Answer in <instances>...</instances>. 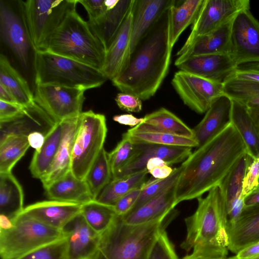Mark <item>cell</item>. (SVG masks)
<instances>
[{
  "instance_id": "obj_1",
  "label": "cell",
  "mask_w": 259,
  "mask_h": 259,
  "mask_svg": "<svg viewBox=\"0 0 259 259\" xmlns=\"http://www.w3.org/2000/svg\"><path fill=\"white\" fill-rule=\"evenodd\" d=\"M247 153L246 146L231 122L198 147L181 165L176 185V203L198 198L220 185L238 160Z\"/></svg>"
},
{
  "instance_id": "obj_2",
  "label": "cell",
  "mask_w": 259,
  "mask_h": 259,
  "mask_svg": "<svg viewBox=\"0 0 259 259\" xmlns=\"http://www.w3.org/2000/svg\"><path fill=\"white\" fill-rule=\"evenodd\" d=\"M170 7L140 40L126 67L111 80L122 93L147 100L154 95L166 76L172 50L169 45Z\"/></svg>"
},
{
  "instance_id": "obj_3",
  "label": "cell",
  "mask_w": 259,
  "mask_h": 259,
  "mask_svg": "<svg viewBox=\"0 0 259 259\" xmlns=\"http://www.w3.org/2000/svg\"><path fill=\"white\" fill-rule=\"evenodd\" d=\"M197 199L195 211L185 219L187 233L181 247L183 259H227L229 238L226 200L220 186Z\"/></svg>"
},
{
  "instance_id": "obj_4",
  "label": "cell",
  "mask_w": 259,
  "mask_h": 259,
  "mask_svg": "<svg viewBox=\"0 0 259 259\" xmlns=\"http://www.w3.org/2000/svg\"><path fill=\"white\" fill-rule=\"evenodd\" d=\"M172 210L164 218L139 225L126 224L121 215L116 214L108 229L100 234L90 259H147L172 217Z\"/></svg>"
},
{
  "instance_id": "obj_5",
  "label": "cell",
  "mask_w": 259,
  "mask_h": 259,
  "mask_svg": "<svg viewBox=\"0 0 259 259\" xmlns=\"http://www.w3.org/2000/svg\"><path fill=\"white\" fill-rule=\"evenodd\" d=\"M37 50L65 57L101 71L106 53L102 43L92 31L88 22L79 15L76 9L67 15Z\"/></svg>"
},
{
  "instance_id": "obj_6",
  "label": "cell",
  "mask_w": 259,
  "mask_h": 259,
  "mask_svg": "<svg viewBox=\"0 0 259 259\" xmlns=\"http://www.w3.org/2000/svg\"><path fill=\"white\" fill-rule=\"evenodd\" d=\"M35 84H53L85 90L98 88L108 78L102 72L52 53L34 51Z\"/></svg>"
},
{
  "instance_id": "obj_7",
  "label": "cell",
  "mask_w": 259,
  "mask_h": 259,
  "mask_svg": "<svg viewBox=\"0 0 259 259\" xmlns=\"http://www.w3.org/2000/svg\"><path fill=\"white\" fill-rule=\"evenodd\" d=\"M14 226L0 230L2 259H17L64 236L62 230L48 226L24 213L13 220Z\"/></svg>"
},
{
  "instance_id": "obj_8",
  "label": "cell",
  "mask_w": 259,
  "mask_h": 259,
  "mask_svg": "<svg viewBox=\"0 0 259 259\" xmlns=\"http://www.w3.org/2000/svg\"><path fill=\"white\" fill-rule=\"evenodd\" d=\"M107 133L106 117L92 110L78 117L70 170L77 179L85 180L92 165L104 148Z\"/></svg>"
},
{
  "instance_id": "obj_9",
  "label": "cell",
  "mask_w": 259,
  "mask_h": 259,
  "mask_svg": "<svg viewBox=\"0 0 259 259\" xmlns=\"http://www.w3.org/2000/svg\"><path fill=\"white\" fill-rule=\"evenodd\" d=\"M18 5L34 51L76 9L78 0L19 1Z\"/></svg>"
},
{
  "instance_id": "obj_10",
  "label": "cell",
  "mask_w": 259,
  "mask_h": 259,
  "mask_svg": "<svg viewBox=\"0 0 259 259\" xmlns=\"http://www.w3.org/2000/svg\"><path fill=\"white\" fill-rule=\"evenodd\" d=\"M85 90L58 84H35L34 102L55 123L78 117Z\"/></svg>"
},
{
  "instance_id": "obj_11",
  "label": "cell",
  "mask_w": 259,
  "mask_h": 259,
  "mask_svg": "<svg viewBox=\"0 0 259 259\" xmlns=\"http://www.w3.org/2000/svg\"><path fill=\"white\" fill-rule=\"evenodd\" d=\"M249 8V0H204L177 57L184 54L196 38L219 28L232 20L240 12Z\"/></svg>"
},
{
  "instance_id": "obj_12",
  "label": "cell",
  "mask_w": 259,
  "mask_h": 259,
  "mask_svg": "<svg viewBox=\"0 0 259 259\" xmlns=\"http://www.w3.org/2000/svg\"><path fill=\"white\" fill-rule=\"evenodd\" d=\"M171 84L183 103L198 114L206 112L224 95L223 84L179 70Z\"/></svg>"
},
{
  "instance_id": "obj_13",
  "label": "cell",
  "mask_w": 259,
  "mask_h": 259,
  "mask_svg": "<svg viewBox=\"0 0 259 259\" xmlns=\"http://www.w3.org/2000/svg\"><path fill=\"white\" fill-rule=\"evenodd\" d=\"M229 55L237 66L259 61V22L249 9L240 12L233 19Z\"/></svg>"
},
{
  "instance_id": "obj_14",
  "label": "cell",
  "mask_w": 259,
  "mask_h": 259,
  "mask_svg": "<svg viewBox=\"0 0 259 259\" xmlns=\"http://www.w3.org/2000/svg\"><path fill=\"white\" fill-rule=\"evenodd\" d=\"M0 28L1 37L4 42L21 65L27 68L32 46L20 8L18 13L6 2L1 1Z\"/></svg>"
},
{
  "instance_id": "obj_15",
  "label": "cell",
  "mask_w": 259,
  "mask_h": 259,
  "mask_svg": "<svg viewBox=\"0 0 259 259\" xmlns=\"http://www.w3.org/2000/svg\"><path fill=\"white\" fill-rule=\"evenodd\" d=\"M136 145V153L131 161L112 179H116L147 169V162L156 157L165 161L169 165L185 160L192 153L189 147L170 146L153 144L140 143Z\"/></svg>"
},
{
  "instance_id": "obj_16",
  "label": "cell",
  "mask_w": 259,
  "mask_h": 259,
  "mask_svg": "<svg viewBox=\"0 0 259 259\" xmlns=\"http://www.w3.org/2000/svg\"><path fill=\"white\" fill-rule=\"evenodd\" d=\"M180 70L223 84L234 73L237 65L229 54L193 56L176 66Z\"/></svg>"
},
{
  "instance_id": "obj_17",
  "label": "cell",
  "mask_w": 259,
  "mask_h": 259,
  "mask_svg": "<svg viewBox=\"0 0 259 259\" xmlns=\"http://www.w3.org/2000/svg\"><path fill=\"white\" fill-rule=\"evenodd\" d=\"M55 122L35 102L24 107L16 117L0 121V140L12 135L27 137L34 132H39L45 136Z\"/></svg>"
},
{
  "instance_id": "obj_18",
  "label": "cell",
  "mask_w": 259,
  "mask_h": 259,
  "mask_svg": "<svg viewBox=\"0 0 259 259\" xmlns=\"http://www.w3.org/2000/svg\"><path fill=\"white\" fill-rule=\"evenodd\" d=\"M67 241L68 259H90L97 248L100 234L79 213L62 229Z\"/></svg>"
},
{
  "instance_id": "obj_19",
  "label": "cell",
  "mask_w": 259,
  "mask_h": 259,
  "mask_svg": "<svg viewBox=\"0 0 259 259\" xmlns=\"http://www.w3.org/2000/svg\"><path fill=\"white\" fill-rule=\"evenodd\" d=\"M134 0H105L107 9L97 19L88 22L94 34L109 49L131 10Z\"/></svg>"
},
{
  "instance_id": "obj_20",
  "label": "cell",
  "mask_w": 259,
  "mask_h": 259,
  "mask_svg": "<svg viewBox=\"0 0 259 259\" xmlns=\"http://www.w3.org/2000/svg\"><path fill=\"white\" fill-rule=\"evenodd\" d=\"M81 205L77 203L46 200L27 206L21 213L62 230L69 222L81 212Z\"/></svg>"
},
{
  "instance_id": "obj_21",
  "label": "cell",
  "mask_w": 259,
  "mask_h": 259,
  "mask_svg": "<svg viewBox=\"0 0 259 259\" xmlns=\"http://www.w3.org/2000/svg\"><path fill=\"white\" fill-rule=\"evenodd\" d=\"M132 8L133 7L106 53L102 72L108 79L111 80L126 67L129 61L133 22Z\"/></svg>"
},
{
  "instance_id": "obj_22",
  "label": "cell",
  "mask_w": 259,
  "mask_h": 259,
  "mask_svg": "<svg viewBox=\"0 0 259 259\" xmlns=\"http://www.w3.org/2000/svg\"><path fill=\"white\" fill-rule=\"evenodd\" d=\"M232 105V100L225 95L219 97L212 104L201 121L193 128L198 147L210 140L231 123Z\"/></svg>"
},
{
  "instance_id": "obj_23",
  "label": "cell",
  "mask_w": 259,
  "mask_h": 259,
  "mask_svg": "<svg viewBox=\"0 0 259 259\" xmlns=\"http://www.w3.org/2000/svg\"><path fill=\"white\" fill-rule=\"evenodd\" d=\"M176 1L134 0L131 39V53L161 14Z\"/></svg>"
},
{
  "instance_id": "obj_24",
  "label": "cell",
  "mask_w": 259,
  "mask_h": 259,
  "mask_svg": "<svg viewBox=\"0 0 259 259\" xmlns=\"http://www.w3.org/2000/svg\"><path fill=\"white\" fill-rule=\"evenodd\" d=\"M177 182L138 208L121 215L124 222L139 225L166 217L177 205L175 196Z\"/></svg>"
},
{
  "instance_id": "obj_25",
  "label": "cell",
  "mask_w": 259,
  "mask_h": 259,
  "mask_svg": "<svg viewBox=\"0 0 259 259\" xmlns=\"http://www.w3.org/2000/svg\"><path fill=\"white\" fill-rule=\"evenodd\" d=\"M229 249L237 253L259 241V205L245 206L237 220L228 228Z\"/></svg>"
},
{
  "instance_id": "obj_26",
  "label": "cell",
  "mask_w": 259,
  "mask_h": 259,
  "mask_svg": "<svg viewBox=\"0 0 259 259\" xmlns=\"http://www.w3.org/2000/svg\"><path fill=\"white\" fill-rule=\"evenodd\" d=\"M78 117L60 122L62 127V137L60 146L50 168L40 180L44 189L70 170L72 151L77 126Z\"/></svg>"
},
{
  "instance_id": "obj_27",
  "label": "cell",
  "mask_w": 259,
  "mask_h": 259,
  "mask_svg": "<svg viewBox=\"0 0 259 259\" xmlns=\"http://www.w3.org/2000/svg\"><path fill=\"white\" fill-rule=\"evenodd\" d=\"M232 20L219 28L196 38L189 49L178 56L177 66L185 59L196 56L212 54H230V36Z\"/></svg>"
},
{
  "instance_id": "obj_28",
  "label": "cell",
  "mask_w": 259,
  "mask_h": 259,
  "mask_svg": "<svg viewBox=\"0 0 259 259\" xmlns=\"http://www.w3.org/2000/svg\"><path fill=\"white\" fill-rule=\"evenodd\" d=\"M130 129L135 132L162 133L195 139L193 129L163 107L146 115L141 123Z\"/></svg>"
},
{
  "instance_id": "obj_29",
  "label": "cell",
  "mask_w": 259,
  "mask_h": 259,
  "mask_svg": "<svg viewBox=\"0 0 259 259\" xmlns=\"http://www.w3.org/2000/svg\"><path fill=\"white\" fill-rule=\"evenodd\" d=\"M45 190L51 200L83 204L94 200L86 181L77 179L71 170Z\"/></svg>"
},
{
  "instance_id": "obj_30",
  "label": "cell",
  "mask_w": 259,
  "mask_h": 259,
  "mask_svg": "<svg viewBox=\"0 0 259 259\" xmlns=\"http://www.w3.org/2000/svg\"><path fill=\"white\" fill-rule=\"evenodd\" d=\"M62 137L60 123H55L45 136L42 147L35 151L29 168L32 177L41 180L48 172L56 157Z\"/></svg>"
},
{
  "instance_id": "obj_31",
  "label": "cell",
  "mask_w": 259,
  "mask_h": 259,
  "mask_svg": "<svg viewBox=\"0 0 259 259\" xmlns=\"http://www.w3.org/2000/svg\"><path fill=\"white\" fill-rule=\"evenodd\" d=\"M0 84L10 93L17 104L27 107L35 102L27 81L3 54L0 55Z\"/></svg>"
},
{
  "instance_id": "obj_32",
  "label": "cell",
  "mask_w": 259,
  "mask_h": 259,
  "mask_svg": "<svg viewBox=\"0 0 259 259\" xmlns=\"http://www.w3.org/2000/svg\"><path fill=\"white\" fill-rule=\"evenodd\" d=\"M22 188L12 172L0 173V213L12 221L24 209Z\"/></svg>"
},
{
  "instance_id": "obj_33",
  "label": "cell",
  "mask_w": 259,
  "mask_h": 259,
  "mask_svg": "<svg viewBox=\"0 0 259 259\" xmlns=\"http://www.w3.org/2000/svg\"><path fill=\"white\" fill-rule=\"evenodd\" d=\"M231 122L243 140L247 154L253 158L259 157V133L246 107L232 101Z\"/></svg>"
},
{
  "instance_id": "obj_34",
  "label": "cell",
  "mask_w": 259,
  "mask_h": 259,
  "mask_svg": "<svg viewBox=\"0 0 259 259\" xmlns=\"http://www.w3.org/2000/svg\"><path fill=\"white\" fill-rule=\"evenodd\" d=\"M204 0H187L170 8L169 45L172 49L179 36L195 21Z\"/></svg>"
},
{
  "instance_id": "obj_35",
  "label": "cell",
  "mask_w": 259,
  "mask_h": 259,
  "mask_svg": "<svg viewBox=\"0 0 259 259\" xmlns=\"http://www.w3.org/2000/svg\"><path fill=\"white\" fill-rule=\"evenodd\" d=\"M148 173L147 169H145L122 178L112 180L96 200L106 205L114 206L122 196L132 190L141 187L146 181Z\"/></svg>"
},
{
  "instance_id": "obj_36",
  "label": "cell",
  "mask_w": 259,
  "mask_h": 259,
  "mask_svg": "<svg viewBox=\"0 0 259 259\" xmlns=\"http://www.w3.org/2000/svg\"><path fill=\"white\" fill-rule=\"evenodd\" d=\"M224 95L247 108L259 107V82L232 77L223 83Z\"/></svg>"
},
{
  "instance_id": "obj_37",
  "label": "cell",
  "mask_w": 259,
  "mask_h": 259,
  "mask_svg": "<svg viewBox=\"0 0 259 259\" xmlns=\"http://www.w3.org/2000/svg\"><path fill=\"white\" fill-rule=\"evenodd\" d=\"M29 147L26 136L12 135L0 140V173L11 172Z\"/></svg>"
},
{
  "instance_id": "obj_38",
  "label": "cell",
  "mask_w": 259,
  "mask_h": 259,
  "mask_svg": "<svg viewBox=\"0 0 259 259\" xmlns=\"http://www.w3.org/2000/svg\"><path fill=\"white\" fill-rule=\"evenodd\" d=\"M81 213L89 226L99 234L108 229L116 215L114 206L96 200L82 204Z\"/></svg>"
},
{
  "instance_id": "obj_39",
  "label": "cell",
  "mask_w": 259,
  "mask_h": 259,
  "mask_svg": "<svg viewBox=\"0 0 259 259\" xmlns=\"http://www.w3.org/2000/svg\"><path fill=\"white\" fill-rule=\"evenodd\" d=\"M252 158L247 153L243 155L219 185L225 198L226 209L235 199L242 196L243 179L248 164Z\"/></svg>"
},
{
  "instance_id": "obj_40",
  "label": "cell",
  "mask_w": 259,
  "mask_h": 259,
  "mask_svg": "<svg viewBox=\"0 0 259 259\" xmlns=\"http://www.w3.org/2000/svg\"><path fill=\"white\" fill-rule=\"evenodd\" d=\"M112 179L108 153L104 148L92 165L85 179L94 200L97 198Z\"/></svg>"
},
{
  "instance_id": "obj_41",
  "label": "cell",
  "mask_w": 259,
  "mask_h": 259,
  "mask_svg": "<svg viewBox=\"0 0 259 259\" xmlns=\"http://www.w3.org/2000/svg\"><path fill=\"white\" fill-rule=\"evenodd\" d=\"M134 144H153L170 146L197 148L198 143L194 139L157 132H135L129 129L126 132Z\"/></svg>"
},
{
  "instance_id": "obj_42",
  "label": "cell",
  "mask_w": 259,
  "mask_h": 259,
  "mask_svg": "<svg viewBox=\"0 0 259 259\" xmlns=\"http://www.w3.org/2000/svg\"><path fill=\"white\" fill-rule=\"evenodd\" d=\"M181 170L180 165L174 168L171 174L166 178L158 179L152 177L145 181L141 186V193L137 201L129 212L142 205L177 182Z\"/></svg>"
},
{
  "instance_id": "obj_43",
  "label": "cell",
  "mask_w": 259,
  "mask_h": 259,
  "mask_svg": "<svg viewBox=\"0 0 259 259\" xmlns=\"http://www.w3.org/2000/svg\"><path fill=\"white\" fill-rule=\"evenodd\" d=\"M136 151V144L132 142L126 133H124L115 148L108 153L112 179L131 161Z\"/></svg>"
},
{
  "instance_id": "obj_44",
  "label": "cell",
  "mask_w": 259,
  "mask_h": 259,
  "mask_svg": "<svg viewBox=\"0 0 259 259\" xmlns=\"http://www.w3.org/2000/svg\"><path fill=\"white\" fill-rule=\"evenodd\" d=\"M17 259H68L67 239L64 236Z\"/></svg>"
},
{
  "instance_id": "obj_45",
  "label": "cell",
  "mask_w": 259,
  "mask_h": 259,
  "mask_svg": "<svg viewBox=\"0 0 259 259\" xmlns=\"http://www.w3.org/2000/svg\"><path fill=\"white\" fill-rule=\"evenodd\" d=\"M147 259H179L165 231L157 239Z\"/></svg>"
},
{
  "instance_id": "obj_46",
  "label": "cell",
  "mask_w": 259,
  "mask_h": 259,
  "mask_svg": "<svg viewBox=\"0 0 259 259\" xmlns=\"http://www.w3.org/2000/svg\"><path fill=\"white\" fill-rule=\"evenodd\" d=\"M259 186V157L252 158L243 179L242 196L244 198L256 190Z\"/></svg>"
},
{
  "instance_id": "obj_47",
  "label": "cell",
  "mask_w": 259,
  "mask_h": 259,
  "mask_svg": "<svg viewBox=\"0 0 259 259\" xmlns=\"http://www.w3.org/2000/svg\"><path fill=\"white\" fill-rule=\"evenodd\" d=\"M115 102L120 109L130 112H139L142 110V100L128 93H120L115 97Z\"/></svg>"
},
{
  "instance_id": "obj_48",
  "label": "cell",
  "mask_w": 259,
  "mask_h": 259,
  "mask_svg": "<svg viewBox=\"0 0 259 259\" xmlns=\"http://www.w3.org/2000/svg\"><path fill=\"white\" fill-rule=\"evenodd\" d=\"M141 191V187L136 188L120 198L114 206L117 215H124L133 207Z\"/></svg>"
},
{
  "instance_id": "obj_49",
  "label": "cell",
  "mask_w": 259,
  "mask_h": 259,
  "mask_svg": "<svg viewBox=\"0 0 259 259\" xmlns=\"http://www.w3.org/2000/svg\"><path fill=\"white\" fill-rule=\"evenodd\" d=\"M245 79L259 82V61L238 65L231 78Z\"/></svg>"
},
{
  "instance_id": "obj_50",
  "label": "cell",
  "mask_w": 259,
  "mask_h": 259,
  "mask_svg": "<svg viewBox=\"0 0 259 259\" xmlns=\"http://www.w3.org/2000/svg\"><path fill=\"white\" fill-rule=\"evenodd\" d=\"M87 12L89 21L92 22L99 18L106 10L105 0H78Z\"/></svg>"
},
{
  "instance_id": "obj_51",
  "label": "cell",
  "mask_w": 259,
  "mask_h": 259,
  "mask_svg": "<svg viewBox=\"0 0 259 259\" xmlns=\"http://www.w3.org/2000/svg\"><path fill=\"white\" fill-rule=\"evenodd\" d=\"M24 107L14 103L0 100V121L13 118L19 115Z\"/></svg>"
},
{
  "instance_id": "obj_52",
  "label": "cell",
  "mask_w": 259,
  "mask_h": 259,
  "mask_svg": "<svg viewBox=\"0 0 259 259\" xmlns=\"http://www.w3.org/2000/svg\"><path fill=\"white\" fill-rule=\"evenodd\" d=\"M233 259H258L259 258V241L250 244L241 249Z\"/></svg>"
},
{
  "instance_id": "obj_53",
  "label": "cell",
  "mask_w": 259,
  "mask_h": 259,
  "mask_svg": "<svg viewBox=\"0 0 259 259\" xmlns=\"http://www.w3.org/2000/svg\"><path fill=\"white\" fill-rule=\"evenodd\" d=\"M113 119L119 124L135 127L143 121V118H137L131 114H123L114 115Z\"/></svg>"
},
{
  "instance_id": "obj_54",
  "label": "cell",
  "mask_w": 259,
  "mask_h": 259,
  "mask_svg": "<svg viewBox=\"0 0 259 259\" xmlns=\"http://www.w3.org/2000/svg\"><path fill=\"white\" fill-rule=\"evenodd\" d=\"M27 139L30 147L34 149L35 151L38 152L44 144L45 135L39 132H34L27 136Z\"/></svg>"
},
{
  "instance_id": "obj_55",
  "label": "cell",
  "mask_w": 259,
  "mask_h": 259,
  "mask_svg": "<svg viewBox=\"0 0 259 259\" xmlns=\"http://www.w3.org/2000/svg\"><path fill=\"white\" fill-rule=\"evenodd\" d=\"M173 169L174 168L169 165H164L156 166L149 171L148 173L155 179H162L169 177L172 172Z\"/></svg>"
},
{
  "instance_id": "obj_56",
  "label": "cell",
  "mask_w": 259,
  "mask_h": 259,
  "mask_svg": "<svg viewBox=\"0 0 259 259\" xmlns=\"http://www.w3.org/2000/svg\"><path fill=\"white\" fill-rule=\"evenodd\" d=\"M245 206L259 205V190H256L244 198Z\"/></svg>"
},
{
  "instance_id": "obj_57",
  "label": "cell",
  "mask_w": 259,
  "mask_h": 259,
  "mask_svg": "<svg viewBox=\"0 0 259 259\" xmlns=\"http://www.w3.org/2000/svg\"><path fill=\"white\" fill-rule=\"evenodd\" d=\"M164 165H168V164L165 161L160 158L154 157L150 159L147 162L146 168L148 171H149L156 166Z\"/></svg>"
},
{
  "instance_id": "obj_58",
  "label": "cell",
  "mask_w": 259,
  "mask_h": 259,
  "mask_svg": "<svg viewBox=\"0 0 259 259\" xmlns=\"http://www.w3.org/2000/svg\"><path fill=\"white\" fill-rule=\"evenodd\" d=\"M0 100L17 103L10 93L1 84H0Z\"/></svg>"
},
{
  "instance_id": "obj_59",
  "label": "cell",
  "mask_w": 259,
  "mask_h": 259,
  "mask_svg": "<svg viewBox=\"0 0 259 259\" xmlns=\"http://www.w3.org/2000/svg\"><path fill=\"white\" fill-rule=\"evenodd\" d=\"M13 226L14 224L9 217L4 214H0V230H9L13 228Z\"/></svg>"
},
{
  "instance_id": "obj_60",
  "label": "cell",
  "mask_w": 259,
  "mask_h": 259,
  "mask_svg": "<svg viewBox=\"0 0 259 259\" xmlns=\"http://www.w3.org/2000/svg\"><path fill=\"white\" fill-rule=\"evenodd\" d=\"M247 108L259 133V107Z\"/></svg>"
},
{
  "instance_id": "obj_61",
  "label": "cell",
  "mask_w": 259,
  "mask_h": 259,
  "mask_svg": "<svg viewBox=\"0 0 259 259\" xmlns=\"http://www.w3.org/2000/svg\"><path fill=\"white\" fill-rule=\"evenodd\" d=\"M256 190H259V186ZM256 191V190H255Z\"/></svg>"
},
{
  "instance_id": "obj_62",
  "label": "cell",
  "mask_w": 259,
  "mask_h": 259,
  "mask_svg": "<svg viewBox=\"0 0 259 259\" xmlns=\"http://www.w3.org/2000/svg\"><path fill=\"white\" fill-rule=\"evenodd\" d=\"M230 258L231 259H233V258H232V257H230ZM258 259H259V258H258Z\"/></svg>"
},
{
  "instance_id": "obj_63",
  "label": "cell",
  "mask_w": 259,
  "mask_h": 259,
  "mask_svg": "<svg viewBox=\"0 0 259 259\" xmlns=\"http://www.w3.org/2000/svg\"><path fill=\"white\" fill-rule=\"evenodd\" d=\"M227 259H231V258L230 257H229V258H227Z\"/></svg>"
}]
</instances>
